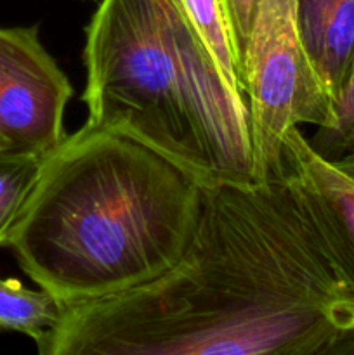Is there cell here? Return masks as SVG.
<instances>
[{"mask_svg":"<svg viewBox=\"0 0 354 355\" xmlns=\"http://www.w3.org/2000/svg\"><path fill=\"white\" fill-rule=\"evenodd\" d=\"M354 291L287 173L203 186L179 262L144 286L68 305L40 355H335Z\"/></svg>","mask_w":354,"mask_h":355,"instance_id":"obj_1","label":"cell"},{"mask_svg":"<svg viewBox=\"0 0 354 355\" xmlns=\"http://www.w3.org/2000/svg\"><path fill=\"white\" fill-rule=\"evenodd\" d=\"M203 184L121 134L83 125L45 158L7 246L68 305L144 286L191 241Z\"/></svg>","mask_w":354,"mask_h":355,"instance_id":"obj_2","label":"cell"},{"mask_svg":"<svg viewBox=\"0 0 354 355\" xmlns=\"http://www.w3.org/2000/svg\"><path fill=\"white\" fill-rule=\"evenodd\" d=\"M83 62L85 125L148 146L203 186L257 182L245 96L180 0H101Z\"/></svg>","mask_w":354,"mask_h":355,"instance_id":"obj_3","label":"cell"},{"mask_svg":"<svg viewBox=\"0 0 354 355\" xmlns=\"http://www.w3.org/2000/svg\"><path fill=\"white\" fill-rule=\"evenodd\" d=\"M257 180L285 173L283 142L301 125L326 128L335 104L319 80L295 19V0H260L242 59Z\"/></svg>","mask_w":354,"mask_h":355,"instance_id":"obj_4","label":"cell"},{"mask_svg":"<svg viewBox=\"0 0 354 355\" xmlns=\"http://www.w3.org/2000/svg\"><path fill=\"white\" fill-rule=\"evenodd\" d=\"M73 87L38 26H0V155L47 158L66 139Z\"/></svg>","mask_w":354,"mask_h":355,"instance_id":"obj_5","label":"cell"},{"mask_svg":"<svg viewBox=\"0 0 354 355\" xmlns=\"http://www.w3.org/2000/svg\"><path fill=\"white\" fill-rule=\"evenodd\" d=\"M285 173L307 205L354 291V179L323 158L294 127L283 142Z\"/></svg>","mask_w":354,"mask_h":355,"instance_id":"obj_6","label":"cell"},{"mask_svg":"<svg viewBox=\"0 0 354 355\" xmlns=\"http://www.w3.org/2000/svg\"><path fill=\"white\" fill-rule=\"evenodd\" d=\"M295 19L305 52L335 104L354 66V0H295Z\"/></svg>","mask_w":354,"mask_h":355,"instance_id":"obj_7","label":"cell"},{"mask_svg":"<svg viewBox=\"0 0 354 355\" xmlns=\"http://www.w3.org/2000/svg\"><path fill=\"white\" fill-rule=\"evenodd\" d=\"M65 309L44 288L30 290L16 279H0V331L21 333L40 343L61 321Z\"/></svg>","mask_w":354,"mask_h":355,"instance_id":"obj_8","label":"cell"},{"mask_svg":"<svg viewBox=\"0 0 354 355\" xmlns=\"http://www.w3.org/2000/svg\"><path fill=\"white\" fill-rule=\"evenodd\" d=\"M44 162L42 156L0 155V246H7L40 179Z\"/></svg>","mask_w":354,"mask_h":355,"instance_id":"obj_9","label":"cell"},{"mask_svg":"<svg viewBox=\"0 0 354 355\" xmlns=\"http://www.w3.org/2000/svg\"><path fill=\"white\" fill-rule=\"evenodd\" d=\"M180 3L184 6L196 30L208 44L228 82L242 96H245L242 69H239L235 47H233L231 28H229L224 2L222 0H180Z\"/></svg>","mask_w":354,"mask_h":355,"instance_id":"obj_10","label":"cell"},{"mask_svg":"<svg viewBox=\"0 0 354 355\" xmlns=\"http://www.w3.org/2000/svg\"><path fill=\"white\" fill-rule=\"evenodd\" d=\"M312 148L323 158H339L354 141V66L351 75L335 103V118L326 128H318L314 139H309Z\"/></svg>","mask_w":354,"mask_h":355,"instance_id":"obj_11","label":"cell"},{"mask_svg":"<svg viewBox=\"0 0 354 355\" xmlns=\"http://www.w3.org/2000/svg\"><path fill=\"white\" fill-rule=\"evenodd\" d=\"M222 2H224L229 28H231L233 47H235L236 59H238L239 69H242L243 52H245L260 0H222Z\"/></svg>","mask_w":354,"mask_h":355,"instance_id":"obj_12","label":"cell"},{"mask_svg":"<svg viewBox=\"0 0 354 355\" xmlns=\"http://www.w3.org/2000/svg\"><path fill=\"white\" fill-rule=\"evenodd\" d=\"M333 163H335L342 172H346L347 175L354 179V141L351 142L349 148H347L339 158L333 159Z\"/></svg>","mask_w":354,"mask_h":355,"instance_id":"obj_13","label":"cell"},{"mask_svg":"<svg viewBox=\"0 0 354 355\" xmlns=\"http://www.w3.org/2000/svg\"><path fill=\"white\" fill-rule=\"evenodd\" d=\"M335 355H354V328L339 343Z\"/></svg>","mask_w":354,"mask_h":355,"instance_id":"obj_14","label":"cell"}]
</instances>
